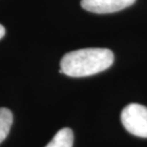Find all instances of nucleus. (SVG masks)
I'll return each instance as SVG.
<instances>
[{
    "mask_svg": "<svg viewBox=\"0 0 147 147\" xmlns=\"http://www.w3.org/2000/svg\"><path fill=\"white\" fill-rule=\"evenodd\" d=\"M120 119L130 134L147 138V107L138 103L128 104L121 111Z\"/></svg>",
    "mask_w": 147,
    "mask_h": 147,
    "instance_id": "2",
    "label": "nucleus"
},
{
    "mask_svg": "<svg viewBox=\"0 0 147 147\" xmlns=\"http://www.w3.org/2000/svg\"><path fill=\"white\" fill-rule=\"evenodd\" d=\"M74 133L72 129H60L45 147H73Z\"/></svg>",
    "mask_w": 147,
    "mask_h": 147,
    "instance_id": "4",
    "label": "nucleus"
},
{
    "mask_svg": "<svg viewBox=\"0 0 147 147\" xmlns=\"http://www.w3.org/2000/svg\"><path fill=\"white\" fill-rule=\"evenodd\" d=\"M136 0H81V7L91 13H112L129 7Z\"/></svg>",
    "mask_w": 147,
    "mask_h": 147,
    "instance_id": "3",
    "label": "nucleus"
},
{
    "mask_svg": "<svg viewBox=\"0 0 147 147\" xmlns=\"http://www.w3.org/2000/svg\"><path fill=\"white\" fill-rule=\"evenodd\" d=\"M13 113L8 108H0V143L8 137L13 125Z\"/></svg>",
    "mask_w": 147,
    "mask_h": 147,
    "instance_id": "5",
    "label": "nucleus"
},
{
    "mask_svg": "<svg viewBox=\"0 0 147 147\" xmlns=\"http://www.w3.org/2000/svg\"><path fill=\"white\" fill-rule=\"evenodd\" d=\"M5 28L3 27V26L0 24V39H1V38L5 36Z\"/></svg>",
    "mask_w": 147,
    "mask_h": 147,
    "instance_id": "6",
    "label": "nucleus"
},
{
    "mask_svg": "<svg viewBox=\"0 0 147 147\" xmlns=\"http://www.w3.org/2000/svg\"><path fill=\"white\" fill-rule=\"evenodd\" d=\"M113 63L114 54L109 49H80L64 55L60 62L59 73L72 78H83L103 72Z\"/></svg>",
    "mask_w": 147,
    "mask_h": 147,
    "instance_id": "1",
    "label": "nucleus"
}]
</instances>
